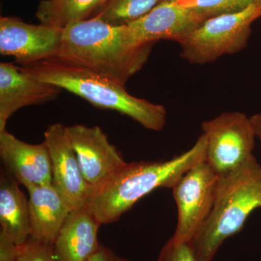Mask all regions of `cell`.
Returning a JSON list of instances; mask_svg holds the SVG:
<instances>
[{"label":"cell","mask_w":261,"mask_h":261,"mask_svg":"<svg viewBox=\"0 0 261 261\" xmlns=\"http://www.w3.org/2000/svg\"><path fill=\"white\" fill-rule=\"evenodd\" d=\"M165 0H108L95 15L106 23L128 25L151 11Z\"/></svg>","instance_id":"obj_18"},{"label":"cell","mask_w":261,"mask_h":261,"mask_svg":"<svg viewBox=\"0 0 261 261\" xmlns=\"http://www.w3.org/2000/svg\"><path fill=\"white\" fill-rule=\"evenodd\" d=\"M152 44L136 45L127 25L94 16L63 29L58 58L125 85L145 64Z\"/></svg>","instance_id":"obj_2"},{"label":"cell","mask_w":261,"mask_h":261,"mask_svg":"<svg viewBox=\"0 0 261 261\" xmlns=\"http://www.w3.org/2000/svg\"><path fill=\"white\" fill-rule=\"evenodd\" d=\"M88 261H132L123 257L119 256L108 247L101 246L99 250L94 253Z\"/></svg>","instance_id":"obj_23"},{"label":"cell","mask_w":261,"mask_h":261,"mask_svg":"<svg viewBox=\"0 0 261 261\" xmlns=\"http://www.w3.org/2000/svg\"><path fill=\"white\" fill-rule=\"evenodd\" d=\"M0 158L5 171L27 190L53 184L50 154L44 142L32 145L2 130Z\"/></svg>","instance_id":"obj_12"},{"label":"cell","mask_w":261,"mask_h":261,"mask_svg":"<svg viewBox=\"0 0 261 261\" xmlns=\"http://www.w3.org/2000/svg\"><path fill=\"white\" fill-rule=\"evenodd\" d=\"M259 207L261 166L253 158L233 172L219 176L212 211L189 243L197 261L214 260L225 240L237 234Z\"/></svg>","instance_id":"obj_4"},{"label":"cell","mask_w":261,"mask_h":261,"mask_svg":"<svg viewBox=\"0 0 261 261\" xmlns=\"http://www.w3.org/2000/svg\"><path fill=\"white\" fill-rule=\"evenodd\" d=\"M108 0H42L36 16L40 23L49 27L65 29L67 27L88 19Z\"/></svg>","instance_id":"obj_17"},{"label":"cell","mask_w":261,"mask_h":261,"mask_svg":"<svg viewBox=\"0 0 261 261\" xmlns=\"http://www.w3.org/2000/svg\"><path fill=\"white\" fill-rule=\"evenodd\" d=\"M156 261H197L190 243L169 239L161 249Z\"/></svg>","instance_id":"obj_21"},{"label":"cell","mask_w":261,"mask_h":261,"mask_svg":"<svg viewBox=\"0 0 261 261\" xmlns=\"http://www.w3.org/2000/svg\"><path fill=\"white\" fill-rule=\"evenodd\" d=\"M261 16V4L237 13L206 19L179 42L181 57L193 64H205L246 47L252 23Z\"/></svg>","instance_id":"obj_5"},{"label":"cell","mask_w":261,"mask_h":261,"mask_svg":"<svg viewBox=\"0 0 261 261\" xmlns=\"http://www.w3.org/2000/svg\"><path fill=\"white\" fill-rule=\"evenodd\" d=\"M81 171L89 187L102 183L126 161L99 126L66 127Z\"/></svg>","instance_id":"obj_11"},{"label":"cell","mask_w":261,"mask_h":261,"mask_svg":"<svg viewBox=\"0 0 261 261\" xmlns=\"http://www.w3.org/2000/svg\"><path fill=\"white\" fill-rule=\"evenodd\" d=\"M205 136V161L219 176L233 172L253 159L255 132L250 118L226 112L201 124Z\"/></svg>","instance_id":"obj_6"},{"label":"cell","mask_w":261,"mask_h":261,"mask_svg":"<svg viewBox=\"0 0 261 261\" xmlns=\"http://www.w3.org/2000/svg\"><path fill=\"white\" fill-rule=\"evenodd\" d=\"M53 168V184L70 211L85 205L90 187L84 179L66 127L55 123L44 132Z\"/></svg>","instance_id":"obj_9"},{"label":"cell","mask_w":261,"mask_h":261,"mask_svg":"<svg viewBox=\"0 0 261 261\" xmlns=\"http://www.w3.org/2000/svg\"><path fill=\"white\" fill-rule=\"evenodd\" d=\"M250 121L253 127L255 136L261 140V113L250 117Z\"/></svg>","instance_id":"obj_24"},{"label":"cell","mask_w":261,"mask_h":261,"mask_svg":"<svg viewBox=\"0 0 261 261\" xmlns=\"http://www.w3.org/2000/svg\"><path fill=\"white\" fill-rule=\"evenodd\" d=\"M219 176L206 161L189 170L173 187L177 206V224L171 238L190 243L210 215Z\"/></svg>","instance_id":"obj_7"},{"label":"cell","mask_w":261,"mask_h":261,"mask_svg":"<svg viewBox=\"0 0 261 261\" xmlns=\"http://www.w3.org/2000/svg\"><path fill=\"white\" fill-rule=\"evenodd\" d=\"M30 238L53 245L70 214L66 202L53 184L28 189Z\"/></svg>","instance_id":"obj_15"},{"label":"cell","mask_w":261,"mask_h":261,"mask_svg":"<svg viewBox=\"0 0 261 261\" xmlns=\"http://www.w3.org/2000/svg\"><path fill=\"white\" fill-rule=\"evenodd\" d=\"M18 247L8 239L0 235V261H17Z\"/></svg>","instance_id":"obj_22"},{"label":"cell","mask_w":261,"mask_h":261,"mask_svg":"<svg viewBox=\"0 0 261 261\" xmlns=\"http://www.w3.org/2000/svg\"><path fill=\"white\" fill-rule=\"evenodd\" d=\"M206 145L202 134L191 149L172 159L125 163L91 187L85 205L101 224L116 222L140 199L158 188L172 189L189 170L205 161Z\"/></svg>","instance_id":"obj_1"},{"label":"cell","mask_w":261,"mask_h":261,"mask_svg":"<svg viewBox=\"0 0 261 261\" xmlns=\"http://www.w3.org/2000/svg\"><path fill=\"white\" fill-rule=\"evenodd\" d=\"M17 261H58L53 252V245H47L29 238L18 247Z\"/></svg>","instance_id":"obj_20"},{"label":"cell","mask_w":261,"mask_h":261,"mask_svg":"<svg viewBox=\"0 0 261 261\" xmlns=\"http://www.w3.org/2000/svg\"><path fill=\"white\" fill-rule=\"evenodd\" d=\"M63 32L42 23H27L15 17H1L0 53L14 57L23 66L58 58Z\"/></svg>","instance_id":"obj_8"},{"label":"cell","mask_w":261,"mask_h":261,"mask_svg":"<svg viewBox=\"0 0 261 261\" xmlns=\"http://www.w3.org/2000/svg\"><path fill=\"white\" fill-rule=\"evenodd\" d=\"M20 184L4 169L0 173V235L20 246L31 237L29 200Z\"/></svg>","instance_id":"obj_16"},{"label":"cell","mask_w":261,"mask_h":261,"mask_svg":"<svg viewBox=\"0 0 261 261\" xmlns=\"http://www.w3.org/2000/svg\"><path fill=\"white\" fill-rule=\"evenodd\" d=\"M100 223L87 205L70 211L53 244L58 261H88L102 245L98 241Z\"/></svg>","instance_id":"obj_14"},{"label":"cell","mask_w":261,"mask_h":261,"mask_svg":"<svg viewBox=\"0 0 261 261\" xmlns=\"http://www.w3.org/2000/svg\"><path fill=\"white\" fill-rule=\"evenodd\" d=\"M20 69L83 98L96 107L128 116L147 129L160 132L166 125L167 113L163 106L136 97L127 92L123 84L80 65L55 58Z\"/></svg>","instance_id":"obj_3"},{"label":"cell","mask_w":261,"mask_h":261,"mask_svg":"<svg viewBox=\"0 0 261 261\" xmlns=\"http://www.w3.org/2000/svg\"><path fill=\"white\" fill-rule=\"evenodd\" d=\"M206 20L173 0H165L142 18L127 25L136 45L168 39L179 43Z\"/></svg>","instance_id":"obj_10"},{"label":"cell","mask_w":261,"mask_h":261,"mask_svg":"<svg viewBox=\"0 0 261 261\" xmlns=\"http://www.w3.org/2000/svg\"><path fill=\"white\" fill-rule=\"evenodd\" d=\"M62 89L46 83L10 63L0 64V132L20 108L54 100Z\"/></svg>","instance_id":"obj_13"},{"label":"cell","mask_w":261,"mask_h":261,"mask_svg":"<svg viewBox=\"0 0 261 261\" xmlns=\"http://www.w3.org/2000/svg\"><path fill=\"white\" fill-rule=\"evenodd\" d=\"M178 4L193 10L207 19L218 15L237 13L254 5L261 4V0H176Z\"/></svg>","instance_id":"obj_19"},{"label":"cell","mask_w":261,"mask_h":261,"mask_svg":"<svg viewBox=\"0 0 261 261\" xmlns=\"http://www.w3.org/2000/svg\"><path fill=\"white\" fill-rule=\"evenodd\" d=\"M173 1H176V0H173Z\"/></svg>","instance_id":"obj_25"}]
</instances>
